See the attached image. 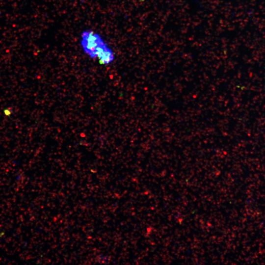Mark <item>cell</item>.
Wrapping results in <instances>:
<instances>
[{
	"mask_svg": "<svg viewBox=\"0 0 265 265\" xmlns=\"http://www.w3.org/2000/svg\"><path fill=\"white\" fill-rule=\"evenodd\" d=\"M97 58H98L100 64H108L114 60V54L113 51L108 46Z\"/></svg>",
	"mask_w": 265,
	"mask_h": 265,
	"instance_id": "cell-2",
	"label": "cell"
},
{
	"mask_svg": "<svg viewBox=\"0 0 265 265\" xmlns=\"http://www.w3.org/2000/svg\"><path fill=\"white\" fill-rule=\"evenodd\" d=\"M80 45L83 51L92 58H98L108 46L101 36L92 30L82 32Z\"/></svg>",
	"mask_w": 265,
	"mask_h": 265,
	"instance_id": "cell-1",
	"label": "cell"
}]
</instances>
